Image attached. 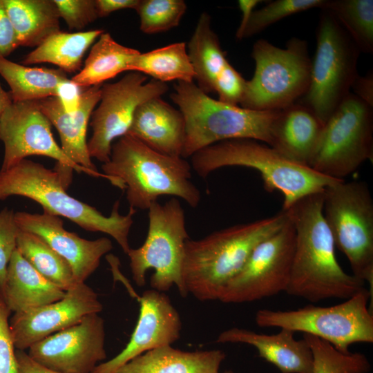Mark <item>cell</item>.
<instances>
[{
  "mask_svg": "<svg viewBox=\"0 0 373 373\" xmlns=\"http://www.w3.org/2000/svg\"><path fill=\"white\" fill-rule=\"evenodd\" d=\"M324 190L307 195L285 211L296 233L290 278L285 292L311 303L347 300L364 289L365 282L338 264L334 242L324 219Z\"/></svg>",
  "mask_w": 373,
  "mask_h": 373,
  "instance_id": "obj_1",
  "label": "cell"
},
{
  "mask_svg": "<svg viewBox=\"0 0 373 373\" xmlns=\"http://www.w3.org/2000/svg\"><path fill=\"white\" fill-rule=\"evenodd\" d=\"M285 211L251 222L236 224L199 239L189 238L184 247L182 277L187 295L201 301L218 300L225 285L242 268L254 249L281 229Z\"/></svg>",
  "mask_w": 373,
  "mask_h": 373,
  "instance_id": "obj_2",
  "label": "cell"
},
{
  "mask_svg": "<svg viewBox=\"0 0 373 373\" xmlns=\"http://www.w3.org/2000/svg\"><path fill=\"white\" fill-rule=\"evenodd\" d=\"M102 170L115 180L116 187L125 190L130 207L136 210H148L163 195L181 198L192 208L201 200L185 158L158 153L128 134L113 142Z\"/></svg>",
  "mask_w": 373,
  "mask_h": 373,
  "instance_id": "obj_3",
  "label": "cell"
},
{
  "mask_svg": "<svg viewBox=\"0 0 373 373\" xmlns=\"http://www.w3.org/2000/svg\"><path fill=\"white\" fill-rule=\"evenodd\" d=\"M19 195L39 204L44 212L66 218L88 231L106 233L115 240L124 254L131 247L128 234L137 210L130 207L126 215L119 213V200L109 216L95 207L70 195L58 174L43 164L23 159L4 171H0V200Z\"/></svg>",
  "mask_w": 373,
  "mask_h": 373,
  "instance_id": "obj_4",
  "label": "cell"
},
{
  "mask_svg": "<svg viewBox=\"0 0 373 373\" xmlns=\"http://www.w3.org/2000/svg\"><path fill=\"white\" fill-rule=\"evenodd\" d=\"M190 164L200 177L226 166H244L258 171L267 191H278L285 210L300 198L342 180L323 175L292 161L271 146L251 139H233L207 146L190 157Z\"/></svg>",
  "mask_w": 373,
  "mask_h": 373,
  "instance_id": "obj_5",
  "label": "cell"
},
{
  "mask_svg": "<svg viewBox=\"0 0 373 373\" xmlns=\"http://www.w3.org/2000/svg\"><path fill=\"white\" fill-rule=\"evenodd\" d=\"M173 88L171 99L186 124L182 157L233 139H251L271 146L272 126L280 110L254 111L227 104L209 97L194 82H178Z\"/></svg>",
  "mask_w": 373,
  "mask_h": 373,
  "instance_id": "obj_6",
  "label": "cell"
},
{
  "mask_svg": "<svg viewBox=\"0 0 373 373\" xmlns=\"http://www.w3.org/2000/svg\"><path fill=\"white\" fill-rule=\"evenodd\" d=\"M254 74L247 80L240 103L245 108L269 111L283 110L299 101L309 88L312 60L307 42L297 37L286 48L265 39L257 40L252 48Z\"/></svg>",
  "mask_w": 373,
  "mask_h": 373,
  "instance_id": "obj_7",
  "label": "cell"
},
{
  "mask_svg": "<svg viewBox=\"0 0 373 373\" xmlns=\"http://www.w3.org/2000/svg\"><path fill=\"white\" fill-rule=\"evenodd\" d=\"M149 227L142 246L131 248L127 255L132 277L139 287L146 284V274L154 270L150 279L153 289L166 292L175 285L187 296L182 277L184 247L189 238L184 211L176 198L162 204L157 201L148 209Z\"/></svg>",
  "mask_w": 373,
  "mask_h": 373,
  "instance_id": "obj_8",
  "label": "cell"
},
{
  "mask_svg": "<svg viewBox=\"0 0 373 373\" xmlns=\"http://www.w3.org/2000/svg\"><path fill=\"white\" fill-rule=\"evenodd\" d=\"M321 14L309 88L298 102L325 124L350 93L361 51L331 11Z\"/></svg>",
  "mask_w": 373,
  "mask_h": 373,
  "instance_id": "obj_9",
  "label": "cell"
},
{
  "mask_svg": "<svg viewBox=\"0 0 373 373\" xmlns=\"http://www.w3.org/2000/svg\"><path fill=\"white\" fill-rule=\"evenodd\" d=\"M370 298L372 295L365 288L329 307L309 305L287 311L260 309L255 321L260 327H278L316 336L349 353L354 343H373V316L367 307Z\"/></svg>",
  "mask_w": 373,
  "mask_h": 373,
  "instance_id": "obj_10",
  "label": "cell"
},
{
  "mask_svg": "<svg viewBox=\"0 0 373 373\" xmlns=\"http://www.w3.org/2000/svg\"><path fill=\"white\" fill-rule=\"evenodd\" d=\"M324 219L353 274L373 287V200L363 181L340 180L324 190Z\"/></svg>",
  "mask_w": 373,
  "mask_h": 373,
  "instance_id": "obj_11",
  "label": "cell"
},
{
  "mask_svg": "<svg viewBox=\"0 0 373 373\" xmlns=\"http://www.w3.org/2000/svg\"><path fill=\"white\" fill-rule=\"evenodd\" d=\"M372 157V107L350 93L325 123L309 166L344 180Z\"/></svg>",
  "mask_w": 373,
  "mask_h": 373,
  "instance_id": "obj_12",
  "label": "cell"
},
{
  "mask_svg": "<svg viewBox=\"0 0 373 373\" xmlns=\"http://www.w3.org/2000/svg\"><path fill=\"white\" fill-rule=\"evenodd\" d=\"M131 71L119 80L101 86L100 99L93 111L89 124L92 136L87 142L89 155L107 162L113 142L127 134L137 108L168 91L166 83Z\"/></svg>",
  "mask_w": 373,
  "mask_h": 373,
  "instance_id": "obj_13",
  "label": "cell"
},
{
  "mask_svg": "<svg viewBox=\"0 0 373 373\" xmlns=\"http://www.w3.org/2000/svg\"><path fill=\"white\" fill-rule=\"evenodd\" d=\"M295 241V229L288 217L281 229L256 245L240 271L225 285L218 300L249 303L285 291Z\"/></svg>",
  "mask_w": 373,
  "mask_h": 373,
  "instance_id": "obj_14",
  "label": "cell"
},
{
  "mask_svg": "<svg viewBox=\"0 0 373 373\" xmlns=\"http://www.w3.org/2000/svg\"><path fill=\"white\" fill-rule=\"evenodd\" d=\"M51 123L41 111L39 101L12 102L0 119V140L4 144V155L0 171L8 169L30 155H43L54 159L53 170L67 190L73 171L91 173L69 160L57 144L51 131Z\"/></svg>",
  "mask_w": 373,
  "mask_h": 373,
  "instance_id": "obj_15",
  "label": "cell"
},
{
  "mask_svg": "<svg viewBox=\"0 0 373 373\" xmlns=\"http://www.w3.org/2000/svg\"><path fill=\"white\" fill-rule=\"evenodd\" d=\"M28 355L64 373H91L106 358L104 321L94 313L78 323L32 345Z\"/></svg>",
  "mask_w": 373,
  "mask_h": 373,
  "instance_id": "obj_16",
  "label": "cell"
},
{
  "mask_svg": "<svg viewBox=\"0 0 373 373\" xmlns=\"http://www.w3.org/2000/svg\"><path fill=\"white\" fill-rule=\"evenodd\" d=\"M103 309L97 293L77 283L54 303L14 313L9 321L15 348L25 350L34 343L80 322Z\"/></svg>",
  "mask_w": 373,
  "mask_h": 373,
  "instance_id": "obj_17",
  "label": "cell"
},
{
  "mask_svg": "<svg viewBox=\"0 0 373 373\" xmlns=\"http://www.w3.org/2000/svg\"><path fill=\"white\" fill-rule=\"evenodd\" d=\"M140 303L137 322L126 347L91 373H115L135 357L155 348L171 345L180 337L182 321L169 297L155 289L135 295Z\"/></svg>",
  "mask_w": 373,
  "mask_h": 373,
  "instance_id": "obj_18",
  "label": "cell"
},
{
  "mask_svg": "<svg viewBox=\"0 0 373 373\" xmlns=\"http://www.w3.org/2000/svg\"><path fill=\"white\" fill-rule=\"evenodd\" d=\"M15 220L20 230L38 236L68 262L77 283H85L98 268L102 256L113 249L109 238L84 239L67 231L60 217L45 212L19 211L15 213Z\"/></svg>",
  "mask_w": 373,
  "mask_h": 373,
  "instance_id": "obj_19",
  "label": "cell"
},
{
  "mask_svg": "<svg viewBox=\"0 0 373 373\" xmlns=\"http://www.w3.org/2000/svg\"><path fill=\"white\" fill-rule=\"evenodd\" d=\"M102 85L85 88L79 108L73 113H66L56 97L39 100V104L41 111L58 131L60 147L65 155L75 164L89 171L92 176L105 178L116 186L112 178L98 171L87 146V128L91 114L100 99Z\"/></svg>",
  "mask_w": 373,
  "mask_h": 373,
  "instance_id": "obj_20",
  "label": "cell"
},
{
  "mask_svg": "<svg viewBox=\"0 0 373 373\" xmlns=\"http://www.w3.org/2000/svg\"><path fill=\"white\" fill-rule=\"evenodd\" d=\"M153 150L172 157H182L186 124L179 109L161 97H153L136 109L127 133Z\"/></svg>",
  "mask_w": 373,
  "mask_h": 373,
  "instance_id": "obj_21",
  "label": "cell"
},
{
  "mask_svg": "<svg viewBox=\"0 0 373 373\" xmlns=\"http://www.w3.org/2000/svg\"><path fill=\"white\" fill-rule=\"evenodd\" d=\"M294 334L287 329H280L275 334H265L232 327L222 332L216 342L251 345L257 350L260 358L276 366L281 373H313L311 348L303 338L296 339Z\"/></svg>",
  "mask_w": 373,
  "mask_h": 373,
  "instance_id": "obj_22",
  "label": "cell"
},
{
  "mask_svg": "<svg viewBox=\"0 0 373 373\" xmlns=\"http://www.w3.org/2000/svg\"><path fill=\"white\" fill-rule=\"evenodd\" d=\"M324 124L308 107L297 102L280 111L272 126L270 146L309 166Z\"/></svg>",
  "mask_w": 373,
  "mask_h": 373,
  "instance_id": "obj_23",
  "label": "cell"
},
{
  "mask_svg": "<svg viewBox=\"0 0 373 373\" xmlns=\"http://www.w3.org/2000/svg\"><path fill=\"white\" fill-rule=\"evenodd\" d=\"M65 294L66 291L39 273L16 249L8 266L3 294L12 312L54 303Z\"/></svg>",
  "mask_w": 373,
  "mask_h": 373,
  "instance_id": "obj_24",
  "label": "cell"
},
{
  "mask_svg": "<svg viewBox=\"0 0 373 373\" xmlns=\"http://www.w3.org/2000/svg\"><path fill=\"white\" fill-rule=\"evenodd\" d=\"M225 357L220 350L187 352L164 345L135 357L115 373H219Z\"/></svg>",
  "mask_w": 373,
  "mask_h": 373,
  "instance_id": "obj_25",
  "label": "cell"
},
{
  "mask_svg": "<svg viewBox=\"0 0 373 373\" xmlns=\"http://www.w3.org/2000/svg\"><path fill=\"white\" fill-rule=\"evenodd\" d=\"M19 46L37 47L60 30L53 0H1Z\"/></svg>",
  "mask_w": 373,
  "mask_h": 373,
  "instance_id": "obj_26",
  "label": "cell"
},
{
  "mask_svg": "<svg viewBox=\"0 0 373 373\" xmlns=\"http://www.w3.org/2000/svg\"><path fill=\"white\" fill-rule=\"evenodd\" d=\"M140 52L117 42L103 32L92 45L83 67L70 79L82 88L101 85L117 75L129 71L133 59Z\"/></svg>",
  "mask_w": 373,
  "mask_h": 373,
  "instance_id": "obj_27",
  "label": "cell"
},
{
  "mask_svg": "<svg viewBox=\"0 0 373 373\" xmlns=\"http://www.w3.org/2000/svg\"><path fill=\"white\" fill-rule=\"evenodd\" d=\"M104 32L100 29L75 32L59 30L26 55L21 63L25 65L50 63L65 73L77 72L82 68L83 57L88 49Z\"/></svg>",
  "mask_w": 373,
  "mask_h": 373,
  "instance_id": "obj_28",
  "label": "cell"
},
{
  "mask_svg": "<svg viewBox=\"0 0 373 373\" xmlns=\"http://www.w3.org/2000/svg\"><path fill=\"white\" fill-rule=\"evenodd\" d=\"M186 48L197 86L206 94L214 92L216 79L228 60L207 12L199 17Z\"/></svg>",
  "mask_w": 373,
  "mask_h": 373,
  "instance_id": "obj_29",
  "label": "cell"
},
{
  "mask_svg": "<svg viewBox=\"0 0 373 373\" xmlns=\"http://www.w3.org/2000/svg\"><path fill=\"white\" fill-rule=\"evenodd\" d=\"M0 75L10 88L12 102L55 97L58 85L68 78L61 69L29 67L0 58Z\"/></svg>",
  "mask_w": 373,
  "mask_h": 373,
  "instance_id": "obj_30",
  "label": "cell"
},
{
  "mask_svg": "<svg viewBox=\"0 0 373 373\" xmlns=\"http://www.w3.org/2000/svg\"><path fill=\"white\" fill-rule=\"evenodd\" d=\"M129 71L151 76L163 83L171 81L193 82L195 73L184 42H175L144 53L131 62Z\"/></svg>",
  "mask_w": 373,
  "mask_h": 373,
  "instance_id": "obj_31",
  "label": "cell"
},
{
  "mask_svg": "<svg viewBox=\"0 0 373 373\" xmlns=\"http://www.w3.org/2000/svg\"><path fill=\"white\" fill-rule=\"evenodd\" d=\"M17 249L39 273L64 291L77 283L68 262L38 236L19 229Z\"/></svg>",
  "mask_w": 373,
  "mask_h": 373,
  "instance_id": "obj_32",
  "label": "cell"
},
{
  "mask_svg": "<svg viewBox=\"0 0 373 373\" xmlns=\"http://www.w3.org/2000/svg\"><path fill=\"white\" fill-rule=\"evenodd\" d=\"M324 8L332 12L361 52H373L372 0H327Z\"/></svg>",
  "mask_w": 373,
  "mask_h": 373,
  "instance_id": "obj_33",
  "label": "cell"
},
{
  "mask_svg": "<svg viewBox=\"0 0 373 373\" xmlns=\"http://www.w3.org/2000/svg\"><path fill=\"white\" fill-rule=\"evenodd\" d=\"M312 355L313 373H368L371 365L361 352L343 353L328 342L316 336L303 334Z\"/></svg>",
  "mask_w": 373,
  "mask_h": 373,
  "instance_id": "obj_34",
  "label": "cell"
},
{
  "mask_svg": "<svg viewBox=\"0 0 373 373\" xmlns=\"http://www.w3.org/2000/svg\"><path fill=\"white\" fill-rule=\"evenodd\" d=\"M186 9L183 0H140L135 10L140 17V30L153 35L177 27Z\"/></svg>",
  "mask_w": 373,
  "mask_h": 373,
  "instance_id": "obj_35",
  "label": "cell"
},
{
  "mask_svg": "<svg viewBox=\"0 0 373 373\" xmlns=\"http://www.w3.org/2000/svg\"><path fill=\"white\" fill-rule=\"evenodd\" d=\"M327 0H276L254 10L242 39L256 35L285 17L314 8H324Z\"/></svg>",
  "mask_w": 373,
  "mask_h": 373,
  "instance_id": "obj_36",
  "label": "cell"
},
{
  "mask_svg": "<svg viewBox=\"0 0 373 373\" xmlns=\"http://www.w3.org/2000/svg\"><path fill=\"white\" fill-rule=\"evenodd\" d=\"M19 231L14 211L4 208L0 211V296L2 298L8 266L17 249Z\"/></svg>",
  "mask_w": 373,
  "mask_h": 373,
  "instance_id": "obj_37",
  "label": "cell"
},
{
  "mask_svg": "<svg viewBox=\"0 0 373 373\" xmlns=\"http://www.w3.org/2000/svg\"><path fill=\"white\" fill-rule=\"evenodd\" d=\"M59 17L70 30L79 32L98 19L95 0H53Z\"/></svg>",
  "mask_w": 373,
  "mask_h": 373,
  "instance_id": "obj_38",
  "label": "cell"
},
{
  "mask_svg": "<svg viewBox=\"0 0 373 373\" xmlns=\"http://www.w3.org/2000/svg\"><path fill=\"white\" fill-rule=\"evenodd\" d=\"M247 80L228 61L214 83V92L218 95L220 102L238 106L242 100Z\"/></svg>",
  "mask_w": 373,
  "mask_h": 373,
  "instance_id": "obj_39",
  "label": "cell"
},
{
  "mask_svg": "<svg viewBox=\"0 0 373 373\" xmlns=\"http://www.w3.org/2000/svg\"><path fill=\"white\" fill-rule=\"evenodd\" d=\"M11 311L0 296V373H18V365L8 318Z\"/></svg>",
  "mask_w": 373,
  "mask_h": 373,
  "instance_id": "obj_40",
  "label": "cell"
},
{
  "mask_svg": "<svg viewBox=\"0 0 373 373\" xmlns=\"http://www.w3.org/2000/svg\"><path fill=\"white\" fill-rule=\"evenodd\" d=\"M85 88L77 86L70 79H67L58 85L55 97L66 113H73L78 109Z\"/></svg>",
  "mask_w": 373,
  "mask_h": 373,
  "instance_id": "obj_41",
  "label": "cell"
},
{
  "mask_svg": "<svg viewBox=\"0 0 373 373\" xmlns=\"http://www.w3.org/2000/svg\"><path fill=\"white\" fill-rule=\"evenodd\" d=\"M18 47L15 31L0 0V58H6Z\"/></svg>",
  "mask_w": 373,
  "mask_h": 373,
  "instance_id": "obj_42",
  "label": "cell"
},
{
  "mask_svg": "<svg viewBox=\"0 0 373 373\" xmlns=\"http://www.w3.org/2000/svg\"><path fill=\"white\" fill-rule=\"evenodd\" d=\"M354 94L366 104L373 107V74L370 72L365 76L356 77L352 87Z\"/></svg>",
  "mask_w": 373,
  "mask_h": 373,
  "instance_id": "obj_43",
  "label": "cell"
},
{
  "mask_svg": "<svg viewBox=\"0 0 373 373\" xmlns=\"http://www.w3.org/2000/svg\"><path fill=\"white\" fill-rule=\"evenodd\" d=\"M99 18L105 17L113 12L124 9H134L140 0H95Z\"/></svg>",
  "mask_w": 373,
  "mask_h": 373,
  "instance_id": "obj_44",
  "label": "cell"
},
{
  "mask_svg": "<svg viewBox=\"0 0 373 373\" xmlns=\"http://www.w3.org/2000/svg\"><path fill=\"white\" fill-rule=\"evenodd\" d=\"M18 373H64L49 369L33 360L24 350L15 351Z\"/></svg>",
  "mask_w": 373,
  "mask_h": 373,
  "instance_id": "obj_45",
  "label": "cell"
},
{
  "mask_svg": "<svg viewBox=\"0 0 373 373\" xmlns=\"http://www.w3.org/2000/svg\"><path fill=\"white\" fill-rule=\"evenodd\" d=\"M262 1L260 0H239L238 1L242 13L241 21L236 33L238 39H242L244 30L252 12L254 11V8Z\"/></svg>",
  "mask_w": 373,
  "mask_h": 373,
  "instance_id": "obj_46",
  "label": "cell"
},
{
  "mask_svg": "<svg viewBox=\"0 0 373 373\" xmlns=\"http://www.w3.org/2000/svg\"><path fill=\"white\" fill-rule=\"evenodd\" d=\"M12 103L10 91H6L0 84V119L4 111Z\"/></svg>",
  "mask_w": 373,
  "mask_h": 373,
  "instance_id": "obj_47",
  "label": "cell"
},
{
  "mask_svg": "<svg viewBox=\"0 0 373 373\" xmlns=\"http://www.w3.org/2000/svg\"><path fill=\"white\" fill-rule=\"evenodd\" d=\"M223 373H234L232 370H227L224 372Z\"/></svg>",
  "mask_w": 373,
  "mask_h": 373,
  "instance_id": "obj_48",
  "label": "cell"
}]
</instances>
